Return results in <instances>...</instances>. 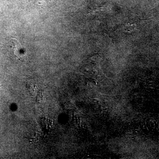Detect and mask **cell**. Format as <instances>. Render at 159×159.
<instances>
[{"label":"cell","instance_id":"cell-1","mask_svg":"<svg viewBox=\"0 0 159 159\" xmlns=\"http://www.w3.org/2000/svg\"><path fill=\"white\" fill-rule=\"evenodd\" d=\"M12 48L14 50V52L16 51L19 52V49H20L21 45L18 41L16 39H12Z\"/></svg>","mask_w":159,"mask_h":159}]
</instances>
